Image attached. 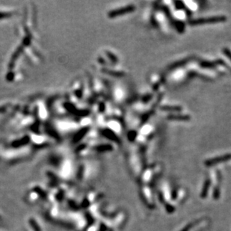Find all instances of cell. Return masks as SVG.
<instances>
[{
	"label": "cell",
	"instance_id": "1",
	"mask_svg": "<svg viewBox=\"0 0 231 231\" xmlns=\"http://www.w3.org/2000/svg\"><path fill=\"white\" fill-rule=\"evenodd\" d=\"M227 20V17L224 16H215L206 18H199V19H191L188 21V24L190 25H205L208 23H216V22H224Z\"/></svg>",
	"mask_w": 231,
	"mask_h": 231
},
{
	"label": "cell",
	"instance_id": "2",
	"mask_svg": "<svg viewBox=\"0 0 231 231\" xmlns=\"http://www.w3.org/2000/svg\"><path fill=\"white\" fill-rule=\"evenodd\" d=\"M135 10V7L134 4H129V5L126 6V7H120V8L115 9V10H111L108 13V16L110 18H114L116 16H122V15L127 14V13H132Z\"/></svg>",
	"mask_w": 231,
	"mask_h": 231
},
{
	"label": "cell",
	"instance_id": "3",
	"mask_svg": "<svg viewBox=\"0 0 231 231\" xmlns=\"http://www.w3.org/2000/svg\"><path fill=\"white\" fill-rule=\"evenodd\" d=\"M161 98H162V94L159 95V96H158V99H157L156 102H155V105H153V107H152L151 109H150V111H148V112H147L145 114H144V115L142 116V117H141V124H140L141 126V125L144 124V123H145L146 122H147V120H149V118H150V117H151V116L154 114V112H155V108H156V106L158 105V102L161 101Z\"/></svg>",
	"mask_w": 231,
	"mask_h": 231
},
{
	"label": "cell",
	"instance_id": "4",
	"mask_svg": "<svg viewBox=\"0 0 231 231\" xmlns=\"http://www.w3.org/2000/svg\"><path fill=\"white\" fill-rule=\"evenodd\" d=\"M192 58H193V57H188V58H184V59L180 60V61H175V62H173V64H170V65L167 67V70H174V69L179 68V67H182V66H184L185 64H188L189 61H191Z\"/></svg>",
	"mask_w": 231,
	"mask_h": 231
},
{
	"label": "cell",
	"instance_id": "5",
	"mask_svg": "<svg viewBox=\"0 0 231 231\" xmlns=\"http://www.w3.org/2000/svg\"><path fill=\"white\" fill-rule=\"evenodd\" d=\"M167 119L173 121H189L191 120V117L185 114H170L167 116Z\"/></svg>",
	"mask_w": 231,
	"mask_h": 231
},
{
	"label": "cell",
	"instance_id": "6",
	"mask_svg": "<svg viewBox=\"0 0 231 231\" xmlns=\"http://www.w3.org/2000/svg\"><path fill=\"white\" fill-rule=\"evenodd\" d=\"M102 134L106 138H109L110 140H112V141H115L117 143H120V141L119 139V138L117 137V135L114 133L113 131L110 130L108 129H105L102 131Z\"/></svg>",
	"mask_w": 231,
	"mask_h": 231
},
{
	"label": "cell",
	"instance_id": "7",
	"mask_svg": "<svg viewBox=\"0 0 231 231\" xmlns=\"http://www.w3.org/2000/svg\"><path fill=\"white\" fill-rule=\"evenodd\" d=\"M160 109L164 111H173V112H179L182 110V107L179 105H161Z\"/></svg>",
	"mask_w": 231,
	"mask_h": 231
},
{
	"label": "cell",
	"instance_id": "8",
	"mask_svg": "<svg viewBox=\"0 0 231 231\" xmlns=\"http://www.w3.org/2000/svg\"><path fill=\"white\" fill-rule=\"evenodd\" d=\"M199 64H200V67H203V68H211V69L215 68V67H216V65H217V64H215V62L204 61V60H200V61H199Z\"/></svg>",
	"mask_w": 231,
	"mask_h": 231
},
{
	"label": "cell",
	"instance_id": "9",
	"mask_svg": "<svg viewBox=\"0 0 231 231\" xmlns=\"http://www.w3.org/2000/svg\"><path fill=\"white\" fill-rule=\"evenodd\" d=\"M173 3H174L175 7H176V10H185V11H186V13H187V15H188V16H190V15H191V10L186 8L185 4H184L182 1H175Z\"/></svg>",
	"mask_w": 231,
	"mask_h": 231
},
{
	"label": "cell",
	"instance_id": "10",
	"mask_svg": "<svg viewBox=\"0 0 231 231\" xmlns=\"http://www.w3.org/2000/svg\"><path fill=\"white\" fill-rule=\"evenodd\" d=\"M102 71H103V73H107V74L110 75V76L118 77V78H120V77L125 76V73L121 71H114V70H108V69H104V70H102Z\"/></svg>",
	"mask_w": 231,
	"mask_h": 231
},
{
	"label": "cell",
	"instance_id": "11",
	"mask_svg": "<svg viewBox=\"0 0 231 231\" xmlns=\"http://www.w3.org/2000/svg\"><path fill=\"white\" fill-rule=\"evenodd\" d=\"M228 158H230V156L228 155H226V156H222V157H218V158H212V159L209 160L208 161L207 164H215V163L220 162L221 161H224V160L227 159Z\"/></svg>",
	"mask_w": 231,
	"mask_h": 231
},
{
	"label": "cell",
	"instance_id": "12",
	"mask_svg": "<svg viewBox=\"0 0 231 231\" xmlns=\"http://www.w3.org/2000/svg\"><path fill=\"white\" fill-rule=\"evenodd\" d=\"M127 137H128V139H129V141H134L135 138L137 137V132L134 130L130 131V132L128 133Z\"/></svg>",
	"mask_w": 231,
	"mask_h": 231
},
{
	"label": "cell",
	"instance_id": "13",
	"mask_svg": "<svg viewBox=\"0 0 231 231\" xmlns=\"http://www.w3.org/2000/svg\"><path fill=\"white\" fill-rule=\"evenodd\" d=\"M107 55H108V58H109L110 59H111V61H112L113 63H117V61H118V60H117V57H116L114 55H113V54L111 53V52H107Z\"/></svg>",
	"mask_w": 231,
	"mask_h": 231
},
{
	"label": "cell",
	"instance_id": "14",
	"mask_svg": "<svg viewBox=\"0 0 231 231\" xmlns=\"http://www.w3.org/2000/svg\"><path fill=\"white\" fill-rule=\"evenodd\" d=\"M153 98V95L152 94H146L144 95V96L142 97V102H144V103H147L149 101L151 100V99Z\"/></svg>",
	"mask_w": 231,
	"mask_h": 231
},
{
	"label": "cell",
	"instance_id": "15",
	"mask_svg": "<svg viewBox=\"0 0 231 231\" xmlns=\"http://www.w3.org/2000/svg\"><path fill=\"white\" fill-rule=\"evenodd\" d=\"M223 52H224V55H225L226 56H227V58H228L231 61V51L230 49H227V48L226 47L223 48Z\"/></svg>",
	"mask_w": 231,
	"mask_h": 231
}]
</instances>
